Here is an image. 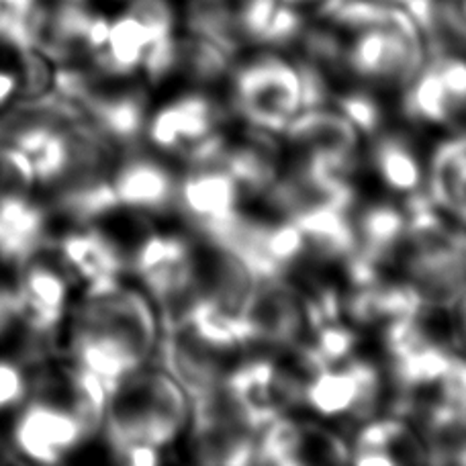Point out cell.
<instances>
[{
    "mask_svg": "<svg viewBox=\"0 0 466 466\" xmlns=\"http://www.w3.org/2000/svg\"><path fill=\"white\" fill-rule=\"evenodd\" d=\"M299 39L318 70L379 88L403 90L430 54L418 16L382 0H329L303 23Z\"/></svg>",
    "mask_w": 466,
    "mask_h": 466,
    "instance_id": "cell-1",
    "label": "cell"
},
{
    "mask_svg": "<svg viewBox=\"0 0 466 466\" xmlns=\"http://www.w3.org/2000/svg\"><path fill=\"white\" fill-rule=\"evenodd\" d=\"M162 326L144 289L123 279L82 287L64 321V356L106 387L152 362Z\"/></svg>",
    "mask_w": 466,
    "mask_h": 466,
    "instance_id": "cell-2",
    "label": "cell"
},
{
    "mask_svg": "<svg viewBox=\"0 0 466 466\" xmlns=\"http://www.w3.org/2000/svg\"><path fill=\"white\" fill-rule=\"evenodd\" d=\"M109 387L68 358L41 362L35 385L11 423V451L25 461L60 464L101 436Z\"/></svg>",
    "mask_w": 466,
    "mask_h": 466,
    "instance_id": "cell-3",
    "label": "cell"
},
{
    "mask_svg": "<svg viewBox=\"0 0 466 466\" xmlns=\"http://www.w3.org/2000/svg\"><path fill=\"white\" fill-rule=\"evenodd\" d=\"M190 399L160 364H146L109 389L101 436L125 464H157L185 434Z\"/></svg>",
    "mask_w": 466,
    "mask_h": 466,
    "instance_id": "cell-4",
    "label": "cell"
},
{
    "mask_svg": "<svg viewBox=\"0 0 466 466\" xmlns=\"http://www.w3.org/2000/svg\"><path fill=\"white\" fill-rule=\"evenodd\" d=\"M231 106L246 125L280 136L307 106L328 103V85L309 62L258 47L231 64Z\"/></svg>",
    "mask_w": 466,
    "mask_h": 466,
    "instance_id": "cell-5",
    "label": "cell"
},
{
    "mask_svg": "<svg viewBox=\"0 0 466 466\" xmlns=\"http://www.w3.org/2000/svg\"><path fill=\"white\" fill-rule=\"evenodd\" d=\"M156 356L190 401H197L226 385L231 372L246 360L248 348L228 319L201 313L178 328L164 329Z\"/></svg>",
    "mask_w": 466,
    "mask_h": 466,
    "instance_id": "cell-6",
    "label": "cell"
},
{
    "mask_svg": "<svg viewBox=\"0 0 466 466\" xmlns=\"http://www.w3.org/2000/svg\"><path fill=\"white\" fill-rule=\"evenodd\" d=\"M127 264L156 307L162 331L211 313L198 282L193 239L149 233L127 254Z\"/></svg>",
    "mask_w": 466,
    "mask_h": 466,
    "instance_id": "cell-7",
    "label": "cell"
},
{
    "mask_svg": "<svg viewBox=\"0 0 466 466\" xmlns=\"http://www.w3.org/2000/svg\"><path fill=\"white\" fill-rule=\"evenodd\" d=\"M228 136V115L213 96L187 93L149 113L144 139L190 166L213 162Z\"/></svg>",
    "mask_w": 466,
    "mask_h": 466,
    "instance_id": "cell-8",
    "label": "cell"
},
{
    "mask_svg": "<svg viewBox=\"0 0 466 466\" xmlns=\"http://www.w3.org/2000/svg\"><path fill=\"white\" fill-rule=\"evenodd\" d=\"M188 451L207 466H244L256 462L262 428L249 418L228 387L190 401Z\"/></svg>",
    "mask_w": 466,
    "mask_h": 466,
    "instance_id": "cell-9",
    "label": "cell"
},
{
    "mask_svg": "<svg viewBox=\"0 0 466 466\" xmlns=\"http://www.w3.org/2000/svg\"><path fill=\"white\" fill-rule=\"evenodd\" d=\"M285 162L350 178L360 156L362 131L338 106H307L280 133Z\"/></svg>",
    "mask_w": 466,
    "mask_h": 466,
    "instance_id": "cell-10",
    "label": "cell"
},
{
    "mask_svg": "<svg viewBox=\"0 0 466 466\" xmlns=\"http://www.w3.org/2000/svg\"><path fill=\"white\" fill-rule=\"evenodd\" d=\"M244 197L229 170L218 162H207L190 166L178 180L177 207L197 229V236L233 246L248 223L241 211Z\"/></svg>",
    "mask_w": 466,
    "mask_h": 466,
    "instance_id": "cell-11",
    "label": "cell"
},
{
    "mask_svg": "<svg viewBox=\"0 0 466 466\" xmlns=\"http://www.w3.org/2000/svg\"><path fill=\"white\" fill-rule=\"evenodd\" d=\"M401 109L420 125L452 127L466 121V57L431 47L420 72L403 88Z\"/></svg>",
    "mask_w": 466,
    "mask_h": 466,
    "instance_id": "cell-12",
    "label": "cell"
},
{
    "mask_svg": "<svg viewBox=\"0 0 466 466\" xmlns=\"http://www.w3.org/2000/svg\"><path fill=\"white\" fill-rule=\"evenodd\" d=\"M385 380L377 366L366 360L334 362L321 369L305 393V407L329 420L360 421L377 415Z\"/></svg>",
    "mask_w": 466,
    "mask_h": 466,
    "instance_id": "cell-13",
    "label": "cell"
},
{
    "mask_svg": "<svg viewBox=\"0 0 466 466\" xmlns=\"http://www.w3.org/2000/svg\"><path fill=\"white\" fill-rule=\"evenodd\" d=\"M256 462L274 466L344 464L350 462V444L326 423L285 413L262 428Z\"/></svg>",
    "mask_w": 466,
    "mask_h": 466,
    "instance_id": "cell-14",
    "label": "cell"
},
{
    "mask_svg": "<svg viewBox=\"0 0 466 466\" xmlns=\"http://www.w3.org/2000/svg\"><path fill=\"white\" fill-rule=\"evenodd\" d=\"M49 248L80 289L123 279L129 270L127 252L98 223L70 221V228L54 233Z\"/></svg>",
    "mask_w": 466,
    "mask_h": 466,
    "instance_id": "cell-15",
    "label": "cell"
},
{
    "mask_svg": "<svg viewBox=\"0 0 466 466\" xmlns=\"http://www.w3.org/2000/svg\"><path fill=\"white\" fill-rule=\"evenodd\" d=\"M178 177L164 162L137 149L125 152L113 166L111 195L116 211L162 215L177 207Z\"/></svg>",
    "mask_w": 466,
    "mask_h": 466,
    "instance_id": "cell-16",
    "label": "cell"
},
{
    "mask_svg": "<svg viewBox=\"0 0 466 466\" xmlns=\"http://www.w3.org/2000/svg\"><path fill=\"white\" fill-rule=\"evenodd\" d=\"M350 462L393 466V464H428L430 451L420 430L410 420L390 413L366 420L350 444Z\"/></svg>",
    "mask_w": 466,
    "mask_h": 466,
    "instance_id": "cell-17",
    "label": "cell"
},
{
    "mask_svg": "<svg viewBox=\"0 0 466 466\" xmlns=\"http://www.w3.org/2000/svg\"><path fill=\"white\" fill-rule=\"evenodd\" d=\"M426 197L438 211L466 228V131L434 147L428 162Z\"/></svg>",
    "mask_w": 466,
    "mask_h": 466,
    "instance_id": "cell-18",
    "label": "cell"
},
{
    "mask_svg": "<svg viewBox=\"0 0 466 466\" xmlns=\"http://www.w3.org/2000/svg\"><path fill=\"white\" fill-rule=\"evenodd\" d=\"M370 162L377 177L389 190L407 198L421 193V162L405 137L397 133H379L372 139Z\"/></svg>",
    "mask_w": 466,
    "mask_h": 466,
    "instance_id": "cell-19",
    "label": "cell"
},
{
    "mask_svg": "<svg viewBox=\"0 0 466 466\" xmlns=\"http://www.w3.org/2000/svg\"><path fill=\"white\" fill-rule=\"evenodd\" d=\"M413 15L426 31L428 44L430 39L436 41L430 47L446 41L448 46L466 49V0H420Z\"/></svg>",
    "mask_w": 466,
    "mask_h": 466,
    "instance_id": "cell-20",
    "label": "cell"
},
{
    "mask_svg": "<svg viewBox=\"0 0 466 466\" xmlns=\"http://www.w3.org/2000/svg\"><path fill=\"white\" fill-rule=\"evenodd\" d=\"M21 103V76L19 68L0 66V115L11 111Z\"/></svg>",
    "mask_w": 466,
    "mask_h": 466,
    "instance_id": "cell-21",
    "label": "cell"
},
{
    "mask_svg": "<svg viewBox=\"0 0 466 466\" xmlns=\"http://www.w3.org/2000/svg\"><path fill=\"white\" fill-rule=\"evenodd\" d=\"M282 5L295 13H305V11H318L323 5H328L329 0H280Z\"/></svg>",
    "mask_w": 466,
    "mask_h": 466,
    "instance_id": "cell-22",
    "label": "cell"
},
{
    "mask_svg": "<svg viewBox=\"0 0 466 466\" xmlns=\"http://www.w3.org/2000/svg\"><path fill=\"white\" fill-rule=\"evenodd\" d=\"M382 3H390V5H399V6H407L413 13V8L420 5V0H382Z\"/></svg>",
    "mask_w": 466,
    "mask_h": 466,
    "instance_id": "cell-23",
    "label": "cell"
},
{
    "mask_svg": "<svg viewBox=\"0 0 466 466\" xmlns=\"http://www.w3.org/2000/svg\"><path fill=\"white\" fill-rule=\"evenodd\" d=\"M8 287H11V285H6V282L3 280V272H0V303L5 301V297L8 293Z\"/></svg>",
    "mask_w": 466,
    "mask_h": 466,
    "instance_id": "cell-24",
    "label": "cell"
}]
</instances>
